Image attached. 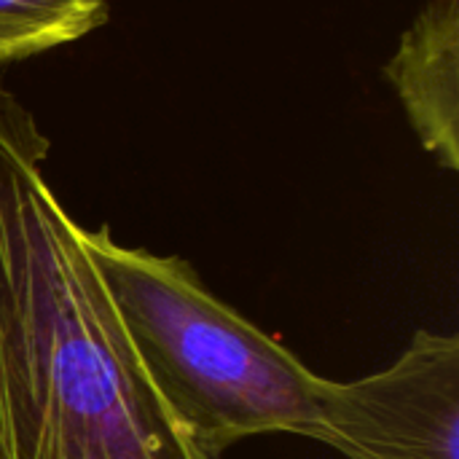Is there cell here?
<instances>
[{
    "label": "cell",
    "mask_w": 459,
    "mask_h": 459,
    "mask_svg": "<svg viewBox=\"0 0 459 459\" xmlns=\"http://www.w3.org/2000/svg\"><path fill=\"white\" fill-rule=\"evenodd\" d=\"M350 459H459V336L420 328L387 368L323 379L315 436Z\"/></svg>",
    "instance_id": "obj_3"
},
{
    "label": "cell",
    "mask_w": 459,
    "mask_h": 459,
    "mask_svg": "<svg viewBox=\"0 0 459 459\" xmlns=\"http://www.w3.org/2000/svg\"><path fill=\"white\" fill-rule=\"evenodd\" d=\"M86 242L153 382L210 455L277 433L315 441L325 377L221 301L186 258L121 245L108 226L86 229Z\"/></svg>",
    "instance_id": "obj_2"
},
{
    "label": "cell",
    "mask_w": 459,
    "mask_h": 459,
    "mask_svg": "<svg viewBox=\"0 0 459 459\" xmlns=\"http://www.w3.org/2000/svg\"><path fill=\"white\" fill-rule=\"evenodd\" d=\"M385 75L422 148L459 169V0H428L401 35Z\"/></svg>",
    "instance_id": "obj_4"
},
{
    "label": "cell",
    "mask_w": 459,
    "mask_h": 459,
    "mask_svg": "<svg viewBox=\"0 0 459 459\" xmlns=\"http://www.w3.org/2000/svg\"><path fill=\"white\" fill-rule=\"evenodd\" d=\"M0 86V459H221L169 406Z\"/></svg>",
    "instance_id": "obj_1"
},
{
    "label": "cell",
    "mask_w": 459,
    "mask_h": 459,
    "mask_svg": "<svg viewBox=\"0 0 459 459\" xmlns=\"http://www.w3.org/2000/svg\"><path fill=\"white\" fill-rule=\"evenodd\" d=\"M105 19V0H0V67L75 43Z\"/></svg>",
    "instance_id": "obj_5"
}]
</instances>
